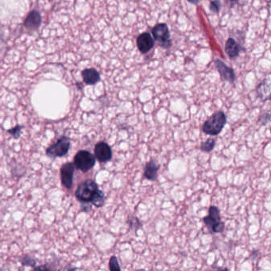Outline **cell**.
<instances>
[{
	"label": "cell",
	"mask_w": 271,
	"mask_h": 271,
	"mask_svg": "<svg viewBox=\"0 0 271 271\" xmlns=\"http://www.w3.org/2000/svg\"><path fill=\"white\" fill-rule=\"evenodd\" d=\"M109 270H110L111 271H121L119 262H118V259H117L116 257L113 256L111 258L110 261H109Z\"/></svg>",
	"instance_id": "ffe728a7"
},
{
	"label": "cell",
	"mask_w": 271,
	"mask_h": 271,
	"mask_svg": "<svg viewBox=\"0 0 271 271\" xmlns=\"http://www.w3.org/2000/svg\"><path fill=\"white\" fill-rule=\"evenodd\" d=\"M75 165L72 162L64 164L61 168V180L62 184L67 189H72L73 184Z\"/></svg>",
	"instance_id": "52a82bcc"
},
{
	"label": "cell",
	"mask_w": 271,
	"mask_h": 271,
	"mask_svg": "<svg viewBox=\"0 0 271 271\" xmlns=\"http://www.w3.org/2000/svg\"><path fill=\"white\" fill-rule=\"evenodd\" d=\"M20 262H21L23 266H25V267H34L36 265L35 260L33 258H31V257L28 256V255H25L23 258H22L20 259Z\"/></svg>",
	"instance_id": "d6986e66"
},
{
	"label": "cell",
	"mask_w": 271,
	"mask_h": 271,
	"mask_svg": "<svg viewBox=\"0 0 271 271\" xmlns=\"http://www.w3.org/2000/svg\"><path fill=\"white\" fill-rule=\"evenodd\" d=\"M187 1H189V2L193 5H197L200 2V0H187Z\"/></svg>",
	"instance_id": "cb8c5ba5"
},
{
	"label": "cell",
	"mask_w": 271,
	"mask_h": 271,
	"mask_svg": "<svg viewBox=\"0 0 271 271\" xmlns=\"http://www.w3.org/2000/svg\"><path fill=\"white\" fill-rule=\"evenodd\" d=\"M152 34L154 41L158 43V45L162 49H170L172 46V40L170 32L167 24L158 23L152 28Z\"/></svg>",
	"instance_id": "3957f363"
},
{
	"label": "cell",
	"mask_w": 271,
	"mask_h": 271,
	"mask_svg": "<svg viewBox=\"0 0 271 271\" xmlns=\"http://www.w3.org/2000/svg\"><path fill=\"white\" fill-rule=\"evenodd\" d=\"M221 2L220 0H212L209 3V10L214 14H219L221 11Z\"/></svg>",
	"instance_id": "ac0fdd59"
},
{
	"label": "cell",
	"mask_w": 271,
	"mask_h": 271,
	"mask_svg": "<svg viewBox=\"0 0 271 271\" xmlns=\"http://www.w3.org/2000/svg\"><path fill=\"white\" fill-rule=\"evenodd\" d=\"M95 158L100 162H108L113 158V151L111 146L104 142H98L94 149Z\"/></svg>",
	"instance_id": "ba28073f"
},
{
	"label": "cell",
	"mask_w": 271,
	"mask_h": 271,
	"mask_svg": "<svg viewBox=\"0 0 271 271\" xmlns=\"http://www.w3.org/2000/svg\"><path fill=\"white\" fill-rule=\"evenodd\" d=\"M159 169H160V165L155 160H151L145 166L143 176L147 180L155 181L157 180Z\"/></svg>",
	"instance_id": "5bb4252c"
},
{
	"label": "cell",
	"mask_w": 271,
	"mask_h": 271,
	"mask_svg": "<svg viewBox=\"0 0 271 271\" xmlns=\"http://www.w3.org/2000/svg\"><path fill=\"white\" fill-rule=\"evenodd\" d=\"M257 93L262 100H267L270 99L271 95V85H270V76L267 79H264L263 82L257 88Z\"/></svg>",
	"instance_id": "9a60e30c"
},
{
	"label": "cell",
	"mask_w": 271,
	"mask_h": 271,
	"mask_svg": "<svg viewBox=\"0 0 271 271\" xmlns=\"http://www.w3.org/2000/svg\"><path fill=\"white\" fill-rule=\"evenodd\" d=\"M226 2L230 6V8H232L235 5L238 4L239 0H226Z\"/></svg>",
	"instance_id": "603a6c76"
},
{
	"label": "cell",
	"mask_w": 271,
	"mask_h": 271,
	"mask_svg": "<svg viewBox=\"0 0 271 271\" xmlns=\"http://www.w3.org/2000/svg\"><path fill=\"white\" fill-rule=\"evenodd\" d=\"M95 165V158L88 151H80L74 157V165L83 173H87Z\"/></svg>",
	"instance_id": "5b68a950"
},
{
	"label": "cell",
	"mask_w": 271,
	"mask_h": 271,
	"mask_svg": "<svg viewBox=\"0 0 271 271\" xmlns=\"http://www.w3.org/2000/svg\"><path fill=\"white\" fill-rule=\"evenodd\" d=\"M42 22H43V19H42L40 12L34 10V11H30L27 16L25 17L23 25L28 30L35 31L40 27Z\"/></svg>",
	"instance_id": "8fae6325"
},
{
	"label": "cell",
	"mask_w": 271,
	"mask_h": 271,
	"mask_svg": "<svg viewBox=\"0 0 271 271\" xmlns=\"http://www.w3.org/2000/svg\"><path fill=\"white\" fill-rule=\"evenodd\" d=\"M271 121V114L270 113H265L259 118V122L262 125H266Z\"/></svg>",
	"instance_id": "7402d4cb"
},
{
	"label": "cell",
	"mask_w": 271,
	"mask_h": 271,
	"mask_svg": "<svg viewBox=\"0 0 271 271\" xmlns=\"http://www.w3.org/2000/svg\"><path fill=\"white\" fill-rule=\"evenodd\" d=\"M98 189L99 186L96 182L91 179H88L79 184L75 192V196L76 199L81 203H91V200Z\"/></svg>",
	"instance_id": "7a4b0ae2"
},
{
	"label": "cell",
	"mask_w": 271,
	"mask_h": 271,
	"mask_svg": "<svg viewBox=\"0 0 271 271\" xmlns=\"http://www.w3.org/2000/svg\"><path fill=\"white\" fill-rule=\"evenodd\" d=\"M136 45L138 47V50L142 53L146 54L153 49L155 45V41L151 36V34L148 32H144L138 35L136 39Z\"/></svg>",
	"instance_id": "30bf717a"
},
{
	"label": "cell",
	"mask_w": 271,
	"mask_h": 271,
	"mask_svg": "<svg viewBox=\"0 0 271 271\" xmlns=\"http://www.w3.org/2000/svg\"><path fill=\"white\" fill-rule=\"evenodd\" d=\"M226 123H227L226 114L222 111H219L204 122L202 126V131L203 133L208 136H218L219 134L222 132Z\"/></svg>",
	"instance_id": "6da1fadb"
},
{
	"label": "cell",
	"mask_w": 271,
	"mask_h": 271,
	"mask_svg": "<svg viewBox=\"0 0 271 271\" xmlns=\"http://www.w3.org/2000/svg\"><path fill=\"white\" fill-rule=\"evenodd\" d=\"M70 140L66 136H62L57 140L54 144L49 146L46 150V155L48 157L62 158L68 154L70 149Z\"/></svg>",
	"instance_id": "8992f818"
},
{
	"label": "cell",
	"mask_w": 271,
	"mask_h": 271,
	"mask_svg": "<svg viewBox=\"0 0 271 271\" xmlns=\"http://www.w3.org/2000/svg\"><path fill=\"white\" fill-rule=\"evenodd\" d=\"M215 66L218 70L219 73L221 75V77L224 81H227L230 84H234L235 80V73L233 68L227 66L225 62H223L221 60H215Z\"/></svg>",
	"instance_id": "9c48e42d"
},
{
	"label": "cell",
	"mask_w": 271,
	"mask_h": 271,
	"mask_svg": "<svg viewBox=\"0 0 271 271\" xmlns=\"http://www.w3.org/2000/svg\"><path fill=\"white\" fill-rule=\"evenodd\" d=\"M22 129H23V127H22V126L17 125L15 126V127H13L11 129L8 130L7 132H8L10 135H11L14 138L18 139V138L20 137V136H21Z\"/></svg>",
	"instance_id": "44dd1931"
},
{
	"label": "cell",
	"mask_w": 271,
	"mask_h": 271,
	"mask_svg": "<svg viewBox=\"0 0 271 271\" xmlns=\"http://www.w3.org/2000/svg\"><path fill=\"white\" fill-rule=\"evenodd\" d=\"M83 81L88 85H95L100 81V72L94 68H85L81 72Z\"/></svg>",
	"instance_id": "7c38bea8"
},
{
	"label": "cell",
	"mask_w": 271,
	"mask_h": 271,
	"mask_svg": "<svg viewBox=\"0 0 271 271\" xmlns=\"http://www.w3.org/2000/svg\"><path fill=\"white\" fill-rule=\"evenodd\" d=\"M215 145H216V140L214 138H208L205 142H202L200 149L203 152L209 153L214 149Z\"/></svg>",
	"instance_id": "e0dca14e"
},
{
	"label": "cell",
	"mask_w": 271,
	"mask_h": 271,
	"mask_svg": "<svg viewBox=\"0 0 271 271\" xmlns=\"http://www.w3.org/2000/svg\"><path fill=\"white\" fill-rule=\"evenodd\" d=\"M241 49V45L234 38H229L225 43V53L231 59H234L240 55Z\"/></svg>",
	"instance_id": "4fadbf2b"
},
{
	"label": "cell",
	"mask_w": 271,
	"mask_h": 271,
	"mask_svg": "<svg viewBox=\"0 0 271 271\" xmlns=\"http://www.w3.org/2000/svg\"><path fill=\"white\" fill-rule=\"evenodd\" d=\"M104 201H105V196H104V192L99 189L95 193L91 203L96 208H101L102 206L104 204Z\"/></svg>",
	"instance_id": "2e32d148"
},
{
	"label": "cell",
	"mask_w": 271,
	"mask_h": 271,
	"mask_svg": "<svg viewBox=\"0 0 271 271\" xmlns=\"http://www.w3.org/2000/svg\"><path fill=\"white\" fill-rule=\"evenodd\" d=\"M209 214L203 218V221L208 228L214 233H222L225 231V224L221 221V212L216 206H211Z\"/></svg>",
	"instance_id": "277c9868"
}]
</instances>
